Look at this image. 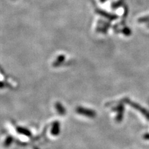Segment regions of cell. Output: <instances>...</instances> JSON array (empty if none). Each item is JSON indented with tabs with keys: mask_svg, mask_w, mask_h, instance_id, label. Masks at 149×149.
Returning a JSON list of instances; mask_svg holds the SVG:
<instances>
[{
	"mask_svg": "<svg viewBox=\"0 0 149 149\" xmlns=\"http://www.w3.org/2000/svg\"><path fill=\"white\" fill-rule=\"evenodd\" d=\"M52 134L54 136H57L60 132V125L58 123H55L54 124L52 129Z\"/></svg>",
	"mask_w": 149,
	"mask_h": 149,
	"instance_id": "6da1fadb",
	"label": "cell"
},
{
	"mask_svg": "<svg viewBox=\"0 0 149 149\" xmlns=\"http://www.w3.org/2000/svg\"><path fill=\"white\" fill-rule=\"evenodd\" d=\"M17 132L19 133H21V134H22L24 135H26V136H30L31 134V132L29 131L27 129H24V128H22V127H18L17 129Z\"/></svg>",
	"mask_w": 149,
	"mask_h": 149,
	"instance_id": "7a4b0ae2",
	"label": "cell"
},
{
	"mask_svg": "<svg viewBox=\"0 0 149 149\" xmlns=\"http://www.w3.org/2000/svg\"><path fill=\"white\" fill-rule=\"evenodd\" d=\"M13 139L12 137H10V136L8 137L6 139L5 142H4V146H5L6 147H8V146H10L11 142H13Z\"/></svg>",
	"mask_w": 149,
	"mask_h": 149,
	"instance_id": "3957f363",
	"label": "cell"
}]
</instances>
